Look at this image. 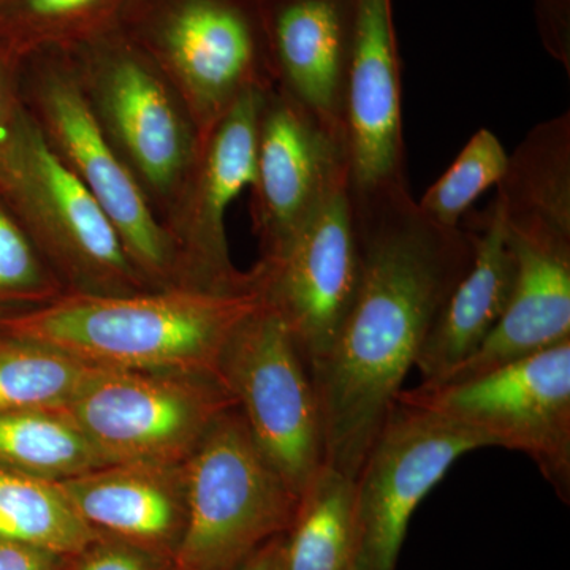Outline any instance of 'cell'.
Wrapping results in <instances>:
<instances>
[{"instance_id":"obj_1","label":"cell","mask_w":570,"mask_h":570,"mask_svg":"<svg viewBox=\"0 0 570 570\" xmlns=\"http://www.w3.org/2000/svg\"><path fill=\"white\" fill-rule=\"evenodd\" d=\"M352 204L358 287L328 354L307 371L325 464L355 480L475 247L466 225L428 219L407 186L352 197Z\"/></svg>"},{"instance_id":"obj_2","label":"cell","mask_w":570,"mask_h":570,"mask_svg":"<svg viewBox=\"0 0 570 570\" xmlns=\"http://www.w3.org/2000/svg\"><path fill=\"white\" fill-rule=\"evenodd\" d=\"M257 285L217 292L193 285L134 294L70 292L0 317V333L43 344L102 370L216 374L238 325L262 305Z\"/></svg>"},{"instance_id":"obj_3","label":"cell","mask_w":570,"mask_h":570,"mask_svg":"<svg viewBox=\"0 0 570 570\" xmlns=\"http://www.w3.org/2000/svg\"><path fill=\"white\" fill-rule=\"evenodd\" d=\"M0 197L70 292L149 291L115 225L22 107L0 140Z\"/></svg>"},{"instance_id":"obj_4","label":"cell","mask_w":570,"mask_h":570,"mask_svg":"<svg viewBox=\"0 0 570 570\" xmlns=\"http://www.w3.org/2000/svg\"><path fill=\"white\" fill-rule=\"evenodd\" d=\"M118 28L181 86L198 146L275 71L262 0H129Z\"/></svg>"},{"instance_id":"obj_5","label":"cell","mask_w":570,"mask_h":570,"mask_svg":"<svg viewBox=\"0 0 570 570\" xmlns=\"http://www.w3.org/2000/svg\"><path fill=\"white\" fill-rule=\"evenodd\" d=\"M184 474L186 521L175 570H238L287 531L298 508L299 494L262 455L238 407L214 422Z\"/></svg>"},{"instance_id":"obj_6","label":"cell","mask_w":570,"mask_h":570,"mask_svg":"<svg viewBox=\"0 0 570 570\" xmlns=\"http://www.w3.org/2000/svg\"><path fill=\"white\" fill-rule=\"evenodd\" d=\"M234 407L216 374L102 367L63 406L108 464H184Z\"/></svg>"},{"instance_id":"obj_7","label":"cell","mask_w":570,"mask_h":570,"mask_svg":"<svg viewBox=\"0 0 570 570\" xmlns=\"http://www.w3.org/2000/svg\"><path fill=\"white\" fill-rule=\"evenodd\" d=\"M396 401L524 453L569 504L570 340L459 384L401 390Z\"/></svg>"},{"instance_id":"obj_8","label":"cell","mask_w":570,"mask_h":570,"mask_svg":"<svg viewBox=\"0 0 570 570\" xmlns=\"http://www.w3.org/2000/svg\"><path fill=\"white\" fill-rule=\"evenodd\" d=\"M255 445L296 494L324 466L321 411L291 330L262 305L238 325L217 367Z\"/></svg>"},{"instance_id":"obj_9","label":"cell","mask_w":570,"mask_h":570,"mask_svg":"<svg viewBox=\"0 0 570 570\" xmlns=\"http://www.w3.org/2000/svg\"><path fill=\"white\" fill-rule=\"evenodd\" d=\"M491 439L448 417L395 401L354 480L355 570H396L420 502L460 456Z\"/></svg>"},{"instance_id":"obj_10","label":"cell","mask_w":570,"mask_h":570,"mask_svg":"<svg viewBox=\"0 0 570 570\" xmlns=\"http://www.w3.org/2000/svg\"><path fill=\"white\" fill-rule=\"evenodd\" d=\"M78 85L63 69L45 75L41 129L115 225L148 287L183 285L174 236L154 216L140 179Z\"/></svg>"},{"instance_id":"obj_11","label":"cell","mask_w":570,"mask_h":570,"mask_svg":"<svg viewBox=\"0 0 570 570\" xmlns=\"http://www.w3.org/2000/svg\"><path fill=\"white\" fill-rule=\"evenodd\" d=\"M253 273L262 298L288 326L309 370L335 343L358 287V236L348 178L279 254L262 258Z\"/></svg>"},{"instance_id":"obj_12","label":"cell","mask_w":570,"mask_h":570,"mask_svg":"<svg viewBox=\"0 0 570 570\" xmlns=\"http://www.w3.org/2000/svg\"><path fill=\"white\" fill-rule=\"evenodd\" d=\"M96 71L108 135L146 186L175 189L197 156L194 130L168 92L156 63L116 26L78 45Z\"/></svg>"},{"instance_id":"obj_13","label":"cell","mask_w":570,"mask_h":570,"mask_svg":"<svg viewBox=\"0 0 570 570\" xmlns=\"http://www.w3.org/2000/svg\"><path fill=\"white\" fill-rule=\"evenodd\" d=\"M266 94L264 86L246 89L198 146L193 189L174 234L184 285L217 292L254 287L253 272L245 275L232 264L225 217L253 189Z\"/></svg>"},{"instance_id":"obj_14","label":"cell","mask_w":570,"mask_h":570,"mask_svg":"<svg viewBox=\"0 0 570 570\" xmlns=\"http://www.w3.org/2000/svg\"><path fill=\"white\" fill-rule=\"evenodd\" d=\"M344 132L352 197L407 186L392 0H354Z\"/></svg>"},{"instance_id":"obj_15","label":"cell","mask_w":570,"mask_h":570,"mask_svg":"<svg viewBox=\"0 0 570 570\" xmlns=\"http://www.w3.org/2000/svg\"><path fill=\"white\" fill-rule=\"evenodd\" d=\"M346 178L343 138L287 92L266 94L253 186L264 258L279 254Z\"/></svg>"},{"instance_id":"obj_16","label":"cell","mask_w":570,"mask_h":570,"mask_svg":"<svg viewBox=\"0 0 570 570\" xmlns=\"http://www.w3.org/2000/svg\"><path fill=\"white\" fill-rule=\"evenodd\" d=\"M508 232L517 277L504 316L466 362L430 385L459 384L570 340L569 239Z\"/></svg>"},{"instance_id":"obj_17","label":"cell","mask_w":570,"mask_h":570,"mask_svg":"<svg viewBox=\"0 0 570 570\" xmlns=\"http://www.w3.org/2000/svg\"><path fill=\"white\" fill-rule=\"evenodd\" d=\"M273 69L285 92L343 138L354 0H262Z\"/></svg>"},{"instance_id":"obj_18","label":"cell","mask_w":570,"mask_h":570,"mask_svg":"<svg viewBox=\"0 0 570 570\" xmlns=\"http://www.w3.org/2000/svg\"><path fill=\"white\" fill-rule=\"evenodd\" d=\"M58 483L97 534L151 553L178 546L186 521L184 464H105Z\"/></svg>"},{"instance_id":"obj_19","label":"cell","mask_w":570,"mask_h":570,"mask_svg":"<svg viewBox=\"0 0 570 570\" xmlns=\"http://www.w3.org/2000/svg\"><path fill=\"white\" fill-rule=\"evenodd\" d=\"M464 225L474 234V261L453 288L420 351L414 367L422 384H436L482 346L504 316L515 285V254L497 198L485 214Z\"/></svg>"},{"instance_id":"obj_20","label":"cell","mask_w":570,"mask_h":570,"mask_svg":"<svg viewBox=\"0 0 570 570\" xmlns=\"http://www.w3.org/2000/svg\"><path fill=\"white\" fill-rule=\"evenodd\" d=\"M497 202L509 227L570 239V115L539 124L509 157Z\"/></svg>"},{"instance_id":"obj_21","label":"cell","mask_w":570,"mask_h":570,"mask_svg":"<svg viewBox=\"0 0 570 570\" xmlns=\"http://www.w3.org/2000/svg\"><path fill=\"white\" fill-rule=\"evenodd\" d=\"M356 549L355 482L324 464L277 540L276 570H355Z\"/></svg>"},{"instance_id":"obj_22","label":"cell","mask_w":570,"mask_h":570,"mask_svg":"<svg viewBox=\"0 0 570 570\" xmlns=\"http://www.w3.org/2000/svg\"><path fill=\"white\" fill-rule=\"evenodd\" d=\"M108 464L66 409L0 414V468L62 482Z\"/></svg>"},{"instance_id":"obj_23","label":"cell","mask_w":570,"mask_h":570,"mask_svg":"<svg viewBox=\"0 0 570 570\" xmlns=\"http://www.w3.org/2000/svg\"><path fill=\"white\" fill-rule=\"evenodd\" d=\"M100 538L58 482L0 468V539L73 558Z\"/></svg>"},{"instance_id":"obj_24","label":"cell","mask_w":570,"mask_h":570,"mask_svg":"<svg viewBox=\"0 0 570 570\" xmlns=\"http://www.w3.org/2000/svg\"><path fill=\"white\" fill-rule=\"evenodd\" d=\"M129 0H0V48L22 58L78 47L118 26Z\"/></svg>"},{"instance_id":"obj_25","label":"cell","mask_w":570,"mask_h":570,"mask_svg":"<svg viewBox=\"0 0 570 570\" xmlns=\"http://www.w3.org/2000/svg\"><path fill=\"white\" fill-rule=\"evenodd\" d=\"M100 367L0 333V414L67 406Z\"/></svg>"},{"instance_id":"obj_26","label":"cell","mask_w":570,"mask_h":570,"mask_svg":"<svg viewBox=\"0 0 570 570\" xmlns=\"http://www.w3.org/2000/svg\"><path fill=\"white\" fill-rule=\"evenodd\" d=\"M509 157L497 135L480 129L417 202L420 212L442 227H460L480 195L504 178Z\"/></svg>"},{"instance_id":"obj_27","label":"cell","mask_w":570,"mask_h":570,"mask_svg":"<svg viewBox=\"0 0 570 570\" xmlns=\"http://www.w3.org/2000/svg\"><path fill=\"white\" fill-rule=\"evenodd\" d=\"M66 291L17 214L0 197V307L31 309Z\"/></svg>"},{"instance_id":"obj_28","label":"cell","mask_w":570,"mask_h":570,"mask_svg":"<svg viewBox=\"0 0 570 570\" xmlns=\"http://www.w3.org/2000/svg\"><path fill=\"white\" fill-rule=\"evenodd\" d=\"M73 558V570H156L151 551L116 539L100 538Z\"/></svg>"},{"instance_id":"obj_29","label":"cell","mask_w":570,"mask_h":570,"mask_svg":"<svg viewBox=\"0 0 570 570\" xmlns=\"http://www.w3.org/2000/svg\"><path fill=\"white\" fill-rule=\"evenodd\" d=\"M58 557L22 543L0 539V570H56Z\"/></svg>"},{"instance_id":"obj_30","label":"cell","mask_w":570,"mask_h":570,"mask_svg":"<svg viewBox=\"0 0 570 570\" xmlns=\"http://www.w3.org/2000/svg\"><path fill=\"white\" fill-rule=\"evenodd\" d=\"M17 61L18 58L0 48V140L9 132L14 116L22 107L11 81V67Z\"/></svg>"},{"instance_id":"obj_31","label":"cell","mask_w":570,"mask_h":570,"mask_svg":"<svg viewBox=\"0 0 570 570\" xmlns=\"http://www.w3.org/2000/svg\"><path fill=\"white\" fill-rule=\"evenodd\" d=\"M277 538L269 540L261 550L255 551L238 570H276Z\"/></svg>"}]
</instances>
